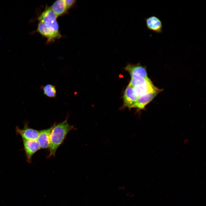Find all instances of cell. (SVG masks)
Wrapping results in <instances>:
<instances>
[{"mask_svg": "<svg viewBox=\"0 0 206 206\" xmlns=\"http://www.w3.org/2000/svg\"><path fill=\"white\" fill-rule=\"evenodd\" d=\"M50 135L49 153L48 157L54 156L58 147L63 142L67 135L74 126L68 122V118L58 124H54Z\"/></svg>", "mask_w": 206, "mask_h": 206, "instance_id": "obj_1", "label": "cell"}, {"mask_svg": "<svg viewBox=\"0 0 206 206\" xmlns=\"http://www.w3.org/2000/svg\"><path fill=\"white\" fill-rule=\"evenodd\" d=\"M58 16L49 7L45 9L39 16V21L43 23L45 26L54 32L59 34V26L56 21Z\"/></svg>", "mask_w": 206, "mask_h": 206, "instance_id": "obj_2", "label": "cell"}, {"mask_svg": "<svg viewBox=\"0 0 206 206\" xmlns=\"http://www.w3.org/2000/svg\"><path fill=\"white\" fill-rule=\"evenodd\" d=\"M27 162L30 163L33 155L40 149L37 140H23Z\"/></svg>", "mask_w": 206, "mask_h": 206, "instance_id": "obj_3", "label": "cell"}, {"mask_svg": "<svg viewBox=\"0 0 206 206\" xmlns=\"http://www.w3.org/2000/svg\"><path fill=\"white\" fill-rule=\"evenodd\" d=\"M15 129L17 135H20L23 140H37L39 131L29 127L27 123L22 129L17 126Z\"/></svg>", "mask_w": 206, "mask_h": 206, "instance_id": "obj_4", "label": "cell"}, {"mask_svg": "<svg viewBox=\"0 0 206 206\" xmlns=\"http://www.w3.org/2000/svg\"><path fill=\"white\" fill-rule=\"evenodd\" d=\"M162 90V89L158 88L152 92L138 97L134 108L138 110L144 109L145 106Z\"/></svg>", "mask_w": 206, "mask_h": 206, "instance_id": "obj_5", "label": "cell"}, {"mask_svg": "<svg viewBox=\"0 0 206 206\" xmlns=\"http://www.w3.org/2000/svg\"><path fill=\"white\" fill-rule=\"evenodd\" d=\"M146 27L149 30L157 33L162 32L163 27L161 20L155 15L150 16L145 19Z\"/></svg>", "mask_w": 206, "mask_h": 206, "instance_id": "obj_6", "label": "cell"}, {"mask_svg": "<svg viewBox=\"0 0 206 206\" xmlns=\"http://www.w3.org/2000/svg\"><path fill=\"white\" fill-rule=\"evenodd\" d=\"M138 97L133 87L128 85L124 92L123 96L124 106L129 109L134 108Z\"/></svg>", "mask_w": 206, "mask_h": 206, "instance_id": "obj_7", "label": "cell"}, {"mask_svg": "<svg viewBox=\"0 0 206 206\" xmlns=\"http://www.w3.org/2000/svg\"><path fill=\"white\" fill-rule=\"evenodd\" d=\"M124 69L129 73L131 78L136 76L148 78L146 68L139 64H129Z\"/></svg>", "mask_w": 206, "mask_h": 206, "instance_id": "obj_8", "label": "cell"}, {"mask_svg": "<svg viewBox=\"0 0 206 206\" xmlns=\"http://www.w3.org/2000/svg\"><path fill=\"white\" fill-rule=\"evenodd\" d=\"M37 31L46 37L48 42L52 41L61 36L60 33H57L51 30L45 26L43 23L40 21L38 24Z\"/></svg>", "mask_w": 206, "mask_h": 206, "instance_id": "obj_9", "label": "cell"}, {"mask_svg": "<svg viewBox=\"0 0 206 206\" xmlns=\"http://www.w3.org/2000/svg\"><path fill=\"white\" fill-rule=\"evenodd\" d=\"M53 126L51 127L39 131L37 141L40 148H49L50 135Z\"/></svg>", "mask_w": 206, "mask_h": 206, "instance_id": "obj_10", "label": "cell"}, {"mask_svg": "<svg viewBox=\"0 0 206 206\" xmlns=\"http://www.w3.org/2000/svg\"><path fill=\"white\" fill-rule=\"evenodd\" d=\"M133 88L138 97L152 92L158 88L154 85L151 80L144 84Z\"/></svg>", "mask_w": 206, "mask_h": 206, "instance_id": "obj_11", "label": "cell"}, {"mask_svg": "<svg viewBox=\"0 0 206 206\" xmlns=\"http://www.w3.org/2000/svg\"><path fill=\"white\" fill-rule=\"evenodd\" d=\"M50 8L58 16L65 13L68 9L64 0L56 1L52 5Z\"/></svg>", "mask_w": 206, "mask_h": 206, "instance_id": "obj_12", "label": "cell"}, {"mask_svg": "<svg viewBox=\"0 0 206 206\" xmlns=\"http://www.w3.org/2000/svg\"><path fill=\"white\" fill-rule=\"evenodd\" d=\"M44 94L50 98H55L56 97L57 91L54 85L47 84L42 87Z\"/></svg>", "mask_w": 206, "mask_h": 206, "instance_id": "obj_13", "label": "cell"}, {"mask_svg": "<svg viewBox=\"0 0 206 206\" xmlns=\"http://www.w3.org/2000/svg\"><path fill=\"white\" fill-rule=\"evenodd\" d=\"M148 78L136 76L131 78V80L129 85L133 87L134 86L144 84L150 81Z\"/></svg>", "mask_w": 206, "mask_h": 206, "instance_id": "obj_14", "label": "cell"}, {"mask_svg": "<svg viewBox=\"0 0 206 206\" xmlns=\"http://www.w3.org/2000/svg\"><path fill=\"white\" fill-rule=\"evenodd\" d=\"M68 9L72 6L75 3V0H64Z\"/></svg>", "mask_w": 206, "mask_h": 206, "instance_id": "obj_15", "label": "cell"}]
</instances>
